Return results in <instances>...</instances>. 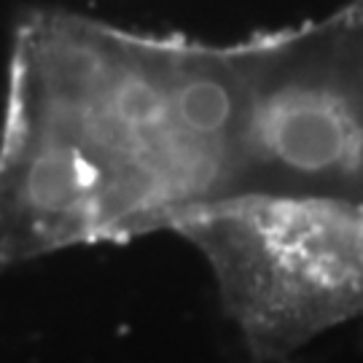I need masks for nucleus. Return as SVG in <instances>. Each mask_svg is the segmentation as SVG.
<instances>
[{
	"instance_id": "obj_3",
	"label": "nucleus",
	"mask_w": 363,
	"mask_h": 363,
	"mask_svg": "<svg viewBox=\"0 0 363 363\" xmlns=\"http://www.w3.org/2000/svg\"><path fill=\"white\" fill-rule=\"evenodd\" d=\"M242 46L237 194L337 196L363 205V3Z\"/></svg>"
},
{
	"instance_id": "obj_2",
	"label": "nucleus",
	"mask_w": 363,
	"mask_h": 363,
	"mask_svg": "<svg viewBox=\"0 0 363 363\" xmlns=\"http://www.w3.org/2000/svg\"><path fill=\"white\" fill-rule=\"evenodd\" d=\"M172 232L205 256L256 363H286L363 320V205L337 196L234 194Z\"/></svg>"
},
{
	"instance_id": "obj_1",
	"label": "nucleus",
	"mask_w": 363,
	"mask_h": 363,
	"mask_svg": "<svg viewBox=\"0 0 363 363\" xmlns=\"http://www.w3.org/2000/svg\"><path fill=\"white\" fill-rule=\"evenodd\" d=\"M240 43L162 38L73 11L13 33L0 127V269L172 232L237 194Z\"/></svg>"
}]
</instances>
